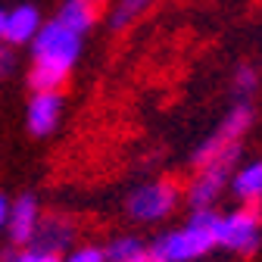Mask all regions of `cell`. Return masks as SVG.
<instances>
[{"mask_svg": "<svg viewBox=\"0 0 262 262\" xmlns=\"http://www.w3.org/2000/svg\"><path fill=\"white\" fill-rule=\"evenodd\" d=\"M106 262H131V259H141L147 253L144 241L135 237V234H122V237H113L106 247Z\"/></svg>", "mask_w": 262, "mask_h": 262, "instance_id": "cell-15", "label": "cell"}, {"mask_svg": "<svg viewBox=\"0 0 262 262\" xmlns=\"http://www.w3.org/2000/svg\"><path fill=\"white\" fill-rule=\"evenodd\" d=\"M28 47H31L28 88L31 91H62L81 56L84 38L69 31L66 25H59L56 19H47Z\"/></svg>", "mask_w": 262, "mask_h": 262, "instance_id": "cell-1", "label": "cell"}, {"mask_svg": "<svg viewBox=\"0 0 262 262\" xmlns=\"http://www.w3.org/2000/svg\"><path fill=\"white\" fill-rule=\"evenodd\" d=\"M53 19L84 38V35H91V28L97 25V7H91L88 0H62Z\"/></svg>", "mask_w": 262, "mask_h": 262, "instance_id": "cell-12", "label": "cell"}, {"mask_svg": "<svg viewBox=\"0 0 262 262\" xmlns=\"http://www.w3.org/2000/svg\"><path fill=\"white\" fill-rule=\"evenodd\" d=\"M88 4H91V7H97V10H100V7H106V4H113V0H88Z\"/></svg>", "mask_w": 262, "mask_h": 262, "instance_id": "cell-21", "label": "cell"}, {"mask_svg": "<svg viewBox=\"0 0 262 262\" xmlns=\"http://www.w3.org/2000/svg\"><path fill=\"white\" fill-rule=\"evenodd\" d=\"M184 200V187L172 178H156V181H144L128 193L125 200V212L131 222L141 225H156L162 219H169L178 203Z\"/></svg>", "mask_w": 262, "mask_h": 262, "instance_id": "cell-4", "label": "cell"}, {"mask_svg": "<svg viewBox=\"0 0 262 262\" xmlns=\"http://www.w3.org/2000/svg\"><path fill=\"white\" fill-rule=\"evenodd\" d=\"M44 19H41V10L35 4H19L16 10L7 13V25H4V41L16 50V47H28L35 41V35L41 31Z\"/></svg>", "mask_w": 262, "mask_h": 262, "instance_id": "cell-9", "label": "cell"}, {"mask_svg": "<svg viewBox=\"0 0 262 262\" xmlns=\"http://www.w3.org/2000/svg\"><path fill=\"white\" fill-rule=\"evenodd\" d=\"M13 72H16V50L7 41H0V81H7Z\"/></svg>", "mask_w": 262, "mask_h": 262, "instance_id": "cell-18", "label": "cell"}, {"mask_svg": "<svg viewBox=\"0 0 262 262\" xmlns=\"http://www.w3.org/2000/svg\"><path fill=\"white\" fill-rule=\"evenodd\" d=\"M62 262H106V250L103 247H78Z\"/></svg>", "mask_w": 262, "mask_h": 262, "instance_id": "cell-17", "label": "cell"}, {"mask_svg": "<svg viewBox=\"0 0 262 262\" xmlns=\"http://www.w3.org/2000/svg\"><path fill=\"white\" fill-rule=\"evenodd\" d=\"M4 25H7V10H0V41H4Z\"/></svg>", "mask_w": 262, "mask_h": 262, "instance_id": "cell-20", "label": "cell"}, {"mask_svg": "<svg viewBox=\"0 0 262 262\" xmlns=\"http://www.w3.org/2000/svg\"><path fill=\"white\" fill-rule=\"evenodd\" d=\"M241 156H244V144L225 150L219 156H212L209 162H203V166H196L193 175H190V181L184 184V203L190 209L215 206V200L222 196V190L231 184V175L241 166Z\"/></svg>", "mask_w": 262, "mask_h": 262, "instance_id": "cell-3", "label": "cell"}, {"mask_svg": "<svg viewBox=\"0 0 262 262\" xmlns=\"http://www.w3.org/2000/svg\"><path fill=\"white\" fill-rule=\"evenodd\" d=\"M62 91H31L25 103V128L31 138H47L62 119Z\"/></svg>", "mask_w": 262, "mask_h": 262, "instance_id": "cell-7", "label": "cell"}, {"mask_svg": "<svg viewBox=\"0 0 262 262\" xmlns=\"http://www.w3.org/2000/svg\"><path fill=\"white\" fill-rule=\"evenodd\" d=\"M262 244V209L241 203L231 212H222L215 225V247L231 250V253H256Z\"/></svg>", "mask_w": 262, "mask_h": 262, "instance_id": "cell-6", "label": "cell"}, {"mask_svg": "<svg viewBox=\"0 0 262 262\" xmlns=\"http://www.w3.org/2000/svg\"><path fill=\"white\" fill-rule=\"evenodd\" d=\"M228 88H231L234 103H250L256 97V91H259V66L250 62V59L237 62L231 69V84H228Z\"/></svg>", "mask_w": 262, "mask_h": 262, "instance_id": "cell-14", "label": "cell"}, {"mask_svg": "<svg viewBox=\"0 0 262 262\" xmlns=\"http://www.w3.org/2000/svg\"><path fill=\"white\" fill-rule=\"evenodd\" d=\"M75 241V222L69 215H62V212H50L44 215L41 212V222L35 228V237H31L28 247H35V250H47V253H62V250H69Z\"/></svg>", "mask_w": 262, "mask_h": 262, "instance_id": "cell-8", "label": "cell"}, {"mask_svg": "<svg viewBox=\"0 0 262 262\" xmlns=\"http://www.w3.org/2000/svg\"><path fill=\"white\" fill-rule=\"evenodd\" d=\"M7 219H10V200L0 193V228H7Z\"/></svg>", "mask_w": 262, "mask_h": 262, "instance_id": "cell-19", "label": "cell"}, {"mask_svg": "<svg viewBox=\"0 0 262 262\" xmlns=\"http://www.w3.org/2000/svg\"><path fill=\"white\" fill-rule=\"evenodd\" d=\"M231 193L237 196L241 203H250V206H259L262 203V159H250V162H241L231 175Z\"/></svg>", "mask_w": 262, "mask_h": 262, "instance_id": "cell-11", "label": "cell"}, {"mask_svg": "<svg viewBox=\"0 0 262 262\" xmlns=\"http://www.w3.org/2000/svg\"><path fill=\"white\" fill-rule=\"evenodd\" d=\"M215 206L206 209H190L187 222L181 228L159 234L153 241V247H147V256L153 262H193L206 256L209 250H215V225H219Z\"/></svg>", "mask_w": 262, "mask_h": 262, "instance_id": "cell-2", "label": "cell"}, {"mask_svg": "<svg viewBox=\"0 0 262 262\" xmlns=\"http://www.w3.org/2000/svg\"><path fill=\"white\" fill-rule=\"evenodd\" d=\"M7 262H62L56 253H47V250H35V247H25L19 253H13Z\"/></svg>", "mask_w": 262, "mask_h": 262, "instance_id": "cell-16", "label": "cell"}, {"mask_svg": "<svg viewBox=\"0 0 262 262\" xmlns=\"http://www.w3.org/2000/svg\"><path fill=\"white\" fill-rule=\"evenodd\" d=\"M156 7V0H113L106 22L113 31H128L131 25H138L150 10Z\"/></svg>", "mask_w": 262, "mask_h": 262, "instance_id": "cell-13", "label": "cell"}, {"mask_svg": "<svg viewBox=\"0 0 262 262\" xmlns=\"http://www.w3.org/2000/svg\"><path fill=\"white\" fill-rule=\"evenodd\" d=\"M131 262H153V259H150V256H147V253H144V256H141V259H131Z\"/></svg>", "mask_w": 262, "mask_h": 262, "instance_id": "cell-22", "label": "cell"}, {"mask_svg": "<svg viewBox=\"0 0 262 262\" xmlns=\"http://www.w3.org/2000/svg\"><path fill=\"white\" fill-rule=\"evenodd\" d=\"M41 222V206L35 200V193H22L19 200L10 206V219H7V231L10 241L16 247H28L31 237H35V228Z\"/></svg>", "mask_w": 262, "mask_h": 262, "instance_id": "cell-10", "label": "cell"}, {"mask_svg": "<svg viewBox=\"0 0 262 262\" xmlns=\"http://www.w3.org/2000/svg\"><path fill=\"white\" fill-rule=\"evenodd\" d=\"M253 122H256L253 103H234L231 110L222 116V122L209 131L200 144H196V150L190 153V166L196 169V166H203V162H209L212 156L231 150V147H241L244 138H247V131L253 128Z\"/></svg>", "mask_w": 262, "mask_h": 262, "instance_id": "cell-5", "label": "cell"}]
</instances>
